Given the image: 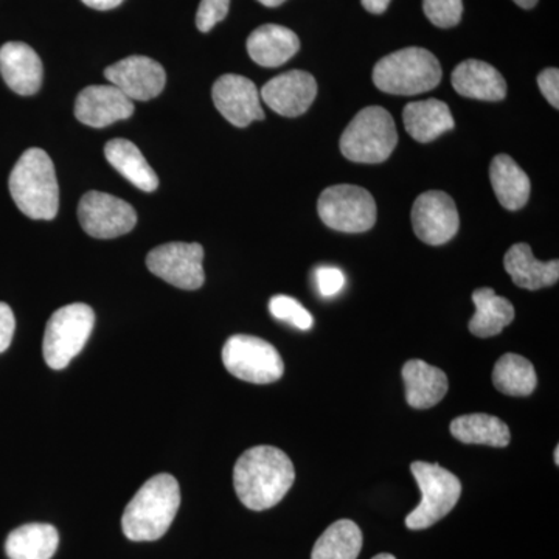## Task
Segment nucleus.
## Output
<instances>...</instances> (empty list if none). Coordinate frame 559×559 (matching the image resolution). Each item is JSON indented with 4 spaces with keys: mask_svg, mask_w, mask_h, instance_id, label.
Listing matches in <instances>:
<instances>
[{
    "mask_svg": "<svg viewBox=\"0 0 559 559\" xmlns=\"http://www.w3.org/2000/svg\"><path fill=\"white\" fill-rule=\"evenodd\" d=\"M294 480L293 462L278 448H250L235 463V491L249 510L263 511L277 506L288 495Z\"/></svg>",
    "mask_w": 559,
    "mask_h": 559,
    "instance_id": "1",
    "label": "nucleus"
},
{
    "mask_svg": "<svg viewBox=\"0 0 559 559\" xmlns=\"http://www.w3.org/2000/svg\"><path fill=\"white\" fill-rule=\"evenodd\" d=\"M180 507L178 480L170 474L151 477L132 498L121 518V528L135 543L160 539L171 527Z\"/></svg>",
    "mask_w": 559,
    "mask_h": 559,
    "instance_id": "2",
    "label": "nucleus"
},
{
    "mask_svg": "<svg viewBox=\"0 0 559 559\" xmlns=\"http://www.w3.org/2000/svg\"><path fill=\"white\" fill-rule=\"evenodd\" d=\"M9 186L14 204L28 218L50 221L58 215L60 187L46 151H25L11 171Z\"/></svg>",
    "mask_w": 559,
    "mask_h": 559,
    "instance_id": "3",
    "label": "nucleus"
},
{
    "mask_svg": "<svg viewBox=\"0 0 559 559\" xmlns=\"http://www.w3.org/2000/svg\"><path fill=\"white\" fill-rule=\"evenodd\" d=\"M443 70L436 55L421 47H407L377 62L373 83L392 95L425 94L439 86Z\"/></svg>",
    "mask_w": 559,
    "mask_h": 559,
    "instance_id": "4",
    "label": "nucleus"
},
{
    "mask_svg": "<svg viewBox=\"0 0 559 559\" xmlns=\"http://www.w3.org/2000/svg\"><path fill=\"white\" fill-rule=\"evenodd\" d=\"M399 143L395 121L389 110L369 106L359 110L341 138V153L358 164H381Z\"/></svg>",
    "mask_w": 559,
    "mask_h": 559,
    "instance_id": "5",
    "label": "nucleus"
},
{
    "mask_svg": "<svg viewBox=\"0 0 559 559\" xmlns=\"http://www.w3.org/2000/svg\"><path fill=\"white\" fill-rule=\"evenodd\" d=\"M411 469L421 491V502L406 518V527L426 530L454 510L462 496V484L439 463L414 462Z\"/></svg>",
    "mask_w": 559,
    "mask_h": 559,
    "instance_id": "6",
    "label": "nucleus"
},
{
    "mask_svg": "<svg viewBox=\"0 0 559 559\" xmlns=\"http://www.w3.org/2000/svg\"><path fill=\"white\" fill-rule=\"evenodd\" d=\"M94 325L95 314L90 305L72 304L55 311L44 333L43 353L47 366L53 370L66 369L90 341Z\"/></svg>",
    "mask_w": 559,
    "mask_h": 559,
    "instance_id": "7",
    "label": "nucleus"
},
{
    "mask_svg": "<svg viewBox=\"0 0 559 559\" xmlns=\"http://www.w3.org/2000/svg\"><path fill=\"white\" fill-rule=\"evenodd\" d=\"M223 362L238 380L252 384H272L283 377L285 364L270 342L248 334H235L223 348Z\"/></svg>",
    "mask_w": 559,
    "mask_h": 559,
    "instance_id": "8",
    "label": "nucleus"
},
{
    "mask_svg": "<svg viewBox=\"0 0 559 559\" xmlns=\"http://www.w3.org/2000/svg\"><path fill=\"white\" fill-rule=\"evenodd\" d=\"M320 219L330 229L362 234L377 223V202L370 191L358 186H333L323 190L318 202Z\"/></svg>",
    "mask_w": 559,
    "mask_h": 559,
    "instance_id": "9",
    "label": "nucleus"
},
{
    "mask_svg": "<svg viewBox=\"0 0 559 559\" xmlns=\"http://www.w3.org/2000/svg\"><path fill=\"white\" fill-rule=\"evenodd\" d=\"M204 249L198 242H168L151 250L146 266L156 277L179 289H200L205 282Z\"/></svg>",
    "mask_w": 559,
    "mask_h": 559,
    "instance_id": "10",
    "label": "nucleus"
},
{
    "mask_svg": "<svg viewBox=\"0 0 559 559\" xmlns=\"http://www.w3.org/2000/svg\"><path fill=\"white\" fill-rule=\"evenodd\" d=\"M79 219L83 230L91 237L110 240L134 229L138 213L120 198L102 191H90L81 198Z\"/></svg>",
    "mask_w": 559,
    "mask_h": 559,
    "instance_id": "11",
    "label": "nucleus"
},
{
    "mask_svg": "<svg viewBox=\"0 0 559 559\" xmlns=\"http://www.w3.org/2000/svg\"><path fill=\"white\" fill-rule=\"evenodd\" d=\"M412 226L426 245H447L459 231L457 205L444 191H426L414 202Z\"/></svg>",
    "mask_w": 559,
    "mask_h": 559,
    "instance_id": "12",
    "label": "nucleus"
},
{
    "mask_svg": "<svg viewBox=\"0 0 559 559\" xmlns=\"http://www.w3.org/2000/svg\"><path fill=\"white\" fill-rule=\"evenodd\" d=\"M106 80L131 102H148L164 91L167 73L148 57H128L105 70Z\"/></svg>",
    "mask_w": 559,
    "mask_h": 559,
    "instance_id": "13",
    "label": "nucleus"
},
{
    "mask_svg": "<svg viewBox=\"0 0 559 559\" xmlns=\"http://www.w3.org/2000/svg\"><path fill=\"white\" fill-rule=\"evenodd\" d=\"M212 97L221 116L234 127L246 128L252 121L264 119L260 92L246 76L235 73L219 76L213 84Z\"/></svg>",
    "mask_w": 559,
    "mask_h": 559,
    "instance_id": "14",
    "label": "nucleus"
},
{
    "mask_svg": "<svg viewBox=\"0 0 559 559\" xmlns=\"http://www.w3.org/2000/svg\"><path fill=\"white\" fill-rule=\"evenodd\" d=\"M318 97V83L305 70H290L264 84L260 98L283 117H299Z\"/></svg>",
    "mask_w": 559,
    "mask_h": 559,
    "instance_id": "15",
    "label": "nucleus"
},
{
    "mask_svg": "<svg viewBox=\"0 0 559 559\" xmlns=\"http://www.w3.org/2000/svg\"><path fill=\"white\" fill-rule=\"evenodd\" d=\"M134 114V102L121 94L116 86H87L75 102V117L92 128H105L116 121L127 120Z\"/></svg>",
    "mask_w": 559,
    "mask_h": 559,
    "instance_id": "16",
    "label": "nucleus"
},
{
    "mask_svg": "<svg viewBox=\"0 0 559 559\" xmlns=\"http://www.w3.org/2000/svg\"><path fill=\"white\" fill-rule=\"evenodd\" d=\"M43 61L27 44L7 43L0 47V73L17 95H35L43 84Z\"/></svg>",
    "mask_w": 559,
    "mask_h": 559,
    "instance_id": "17",
    "label": "nucleus"
},
{
    "mask_svg": "<svg viewBox=\"0 0 559 559\" xmlns=\"http://www.w3.org/2000/svg\"><path fill=\"white\" fill-rule=\"evenodd\" d=\"M452 86L462 97L481 102H500L507 97V83L499 70L488 62H460L451 76Z\"/></svg>",
    "mask_w": 559,
    "mask_h": 559,
    "instance_id": "18",
    "label": "nucleus"
},
{
    "mask_svg": "<svg viewBox=\"0 0 559 559\" xmlns=\"http://www.w3.org/2000/svg\"><path fill=\"white\" fill-rule=\"evenodd\" d=\"M407 404L414 409H430L447 396V373L421 359L407 360L403 367Z\"/></svg>",
    "mask_w": 559,
    "mask_h": 559,
    "instance_id": "19",
    "label": "nucleus"
},
{
    "mask_svg": "<svg viewBox=\"0 0 559 559\" xmlns=\"http://www.w3.org/2000/svg\"><path fill=\"white\" fill-rule=\"evenodd\" d=\"M299 49V36L283 25H261L248 38L249 57L263 68L285 64Z\"/></svg>",
    "mask_w": 559,
    "mask_h": 559,
    "instance_id": "20",
    "label": "nucleus"
},
{
    "mask_svg": "<svg viewBox=\"0 0 559 559\" xmlns=\"http://www.w3.org/2000/svg\"><path fill=\"white\" fill-rule=\"evenodd\" d=\"M514 285L522 289L538 290L554 286L559 280V261H539L533 255L532 248L525 242L511 246L503 259Z\"/></svg>",
    "mask_w": 559,
    "mask_h": 559,
    "instance_id": "21",
    "label": "nucleus"
},
{
    "mask_svg": "<svg viewBox=\"0 0 559 559\" xmlns=\"http://www.w3.org/2000/svg\"><path fill=\"white\" fill-rule=\"evenodd\" d=\"M403 120L411 138L419 143L432 142L455 127L450 106L437 98L409 103L403 110Z\"/></svg>",
    "mask_w": 559,
    "mask_h": 559,
    "instance_id": "22",
    "label": "nucleus"
},
{
    "mask_svg": "<svg viewBox=\"0 0 559 559\" xmlns=\"http://www.w3.org/2000/svg\"><path fill=\"white\" fill-rule=\"evenodd\" d=\"M489 179L492 190L503 209L521 210L528 202L532 183L527 173L522 170L513 157L507 154H499L491 162L489 167Z\"/></svg>",
    "mask_w": 559,
    "mask_h": 559,
    "instance_id": "23",
    "label": "nucleus"
},
{
    "mask_svg": "<svg viewBox=\"0 0 559 559\" xmlns=\"http://www.w3.org/2000/svg\"><path fill=\"white\" fill-rule=\"evenodd\" d=\"M105 156L109 164L130 180L132 186L151 193L159 187V178L150 167L138 146L127 139H114L106 143Z\"/></svg>",
    "mask_w": 559,
    "mask_h": 559,
    "instance_id": "24",
    "label": "nucleus"
},
{
    "mask_svg": "<svg viewBox=\"0 0 559 559\" xmlns=\"http://www.w3.org/2000/svg\"><path fill=\"white\" fill-rule=\"evenodd\" d=\"M473 301L476 314L469 320V331L477 337L498 336L514 320V307L506 297H500L491 288L474 290Z\"/></svg>",
    "mask_w": 559,
    "mask_h": 559,
    "instance_id": "25",
    "label": "nucleus"
},
{
    "mask_svg": "<svg viewBox=\"0 0 559 559\" xmlns=\"http://www.w3.org/2000/svg\"><path fill=\"white\" fill-rule=\"evenodd\" d=\"M60 535L50 524H27L13 530L5 543L10 559H50L57 554Z\"/></svg>",
    "mask_w": 559,
    "mask_h": 559,
    "instance_id": "26",
    "label": "nucleus"
},
{
    "mask_svg": "<svg viewBox=\"0 0 559 559\" xmlns=\"http://www.w3.org/2000/svg\"><path fill=\"white\" fill-rule=\"evenodd\" d=\"M454 439L466 444L507 448L511 441L509 426L502 419L488 414L462 415L451 423Z\"/></svg>",
    "mask_w": 559,
    "mask_h": 559,
    "instance_id": "27",
    "label": "nucleus"
},
{
    "mask_svg": "<svg viewBox=\"0 0 559 559\" xmlns=\"http://www.w3.org/2000/svg\"><path fill=\"white\" fill-rule=\"evenodd\" d=\"M362 543L358 524L349 520L336 521L314 544L311 559H358Z\"/></svg>",
    "mask_w": 559,
    "mask_h": 559,
    "instance_id": "28",
    "label": "nucleus"
},
{
    "mask_svg": "<svg viewBox=\"0 0 559 559\" xmlns=\"http://www.w3.org/2000/svg\"><path fill=\"white\" fill-rule=\"evenodd\" d=\"M495 388L503 395L528 396L538 385L535 367L524 356L507 353L492 370Z\"/></svg>",
    "mask_w": 559,
    "mask_h": 559,
    "instance_id": "29",
    "label": "nucleus"
},
{
    "mask_svg": "<svg viewBox=\"0 0 559 559\" xmlns=\"http://www.w3.org/2000/svg\"><path fill=\"white\" fill-rule=\"evenodd\" d=\"M270 311L275 319L282 320V322L290 323L299 330H310L312 326V316L310 312L305 310L304 307L288 296H275L270 301Z\"/></svg>",
    "mask_w": 559,
    "mask_h": 559,
    "instance_id": "30",
    "label": "nucleus"
},
{
    "mask_svg": "<svg viewBox=\"0 0 559 559\" xmlns=\"http://www.w3.org/2000/svg\"><path fill=\"white\" fill-rule=\"evenodd\" d=\"M426 17L440 28L455 27L462 20V0H423Z\"/></svg>",
    "mask_w": 559,
    "mask_h": 559,
    "instance_id": "31",
    "label": "nucleus"
},
{
    "mask_svg": "<svg viewBox=\"0 0 559 559\" xmlns=\"http://www.w3.org/2000/svg\"><path fill=\"white\" fill-rule=\"evenodd\" d=\"M230 0H201L197 13V27L207 33L229 13Z\"/></svg>",
    "mask_w": 559,
    "mask_h": 559,
    "instance_id": "32",
    "label": "nucleus"
},
{
    "mask_svg": "<svg viewBox=\"0 0 559 559\" xmlns=\"http://www.w3.org/2000/svg\"><path fill=\"white\" fill-rule=\"evenodd\" d=\"M316 282H318L320 296H336V294L341 293L345 285L344 272L337 270V267H319V270L316 271Z\"/></svg>",
    "mask_w": 559,
    "mask_h": 559,
    "instance_id": "33",
    "label": "nucleus"
},
{
    "mask_svg": "<svg viewBox=\"0 0 559 559\" xmlns=\"http://www.w3.org/2000/svg\"><path fill=\"white\" fill-rule=\"evenodd\" d=\"M539 91L543 92L547 102L559 108V70L555 68L543 70L538 75Z\"/></svg>",
    "mask_w": 559,
    "mask_h": 559,
    "instance_id": "34",
    "label": "nucleus"
},
{
    "mask_svg": "<svg viewBox=\"0 0 559 559\" xmlns=\"http://www.w3.org/2000/svg\"><path fill=\"white\" fill-rule=\"evenodd\" d=\"M16 319L9 305L0 301V353L7 352L13 341Z\"/></svg>",
    "mask_w": 559,
    "mask_h": 559,
    "instance_id": "35",
    "label": "nucleus"
},
{
    "mask_svg": "<svg viewBox=\"0 0 559 559\" xmlns=\"http://www.w3.org/2000/svg\"><path fill=\"white\" fill-rule=\"evenodd\" d=\"M121 2H123V0H83L84 5L100 11L117 9Z\"/></svg>",
    "mask_w": 559,
    "mask_h": 559,
    "instance_id": "36",
    "label": "nucleus"
},
{
    "mask_svg": "<svg viewBox=\"0 0 559 559\" xmlns=\"http://www.w3.org/2000/svg\"><path fill=\"white\" fill-rule=\"evenodd\" d=\"M392 0H362V7L373 14H382L389 9V3Z\"/></svg>",
    "mask_w": 559,
    "mask_h": 559,
    "instance_id": "37",
    "label": "nucleus"
},
{
    "mask_svg": "<svg viewBox=\"0 0 559 559\" xmlns=\"http://www.w3.org/2000/svg\"><path fill=\"white\" fill-rule=\"evenodd\" d=\"M513 2L520 5L521 9L530 10L538 3V0H513Z\"/></svg>",
    "mask_w": 559,
    "mask_h": 559,
    "instance_id": "38",
    "label": "nucleus"
},
{
    "mask_svg": "<svg viewBox=\"0 0 559 559\" xmlns=\"http://www.w3.org/2000/svg\"><path fill=\"white\" fill-rule=\"evenodd\" d=\"M261 5L267 7V9H275V7L282 5L286 0H259Z\"/></svg>",
    "mask_w": 559,
    "mask_h": 559,
    "instance_id": "39",
    "label": "nucleus"
},
{
    "mask_svg": "<svg viewBox=\"0 0 559 559\" xmlns=\"http://www.w3.org/2000/svg\"><path fill=\"white\" fill-rule=\"evenodd\" d=\"M371 559H396V558L390 554H380V555H377V557L371 558Z\"/></svg>",
    "mask_w": 559,
    "mask_h": 559,
    "instance_id": "40",
    "label": "nucleus"
},
{
    "mask_svg": "<svg viewBox=\"0 0 559 559\" xmlns=\"http://www.w3.org/2000/svg\"><path fill=\"white\" fill-rule=\"evenodd\" d=\"M559 448L557 447V450H555V463H557V465H559Z\"/></svg>",
    "mask_w": 559,
    "mask_h": 559,
    "instance_id": "41",
    "label": "nucleus"
}]
</instances>
